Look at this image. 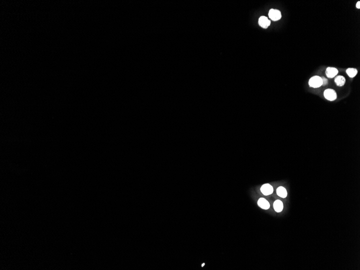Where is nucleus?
<instances>
[{"label": "nucleus", "instance_id": "7", "mask_svg": "<svg viewBox=\"0 0 360 270\" xmlns=\"http://www.w3.org/2000/svg\"><path fill=\"white\" fill-rule=\"evenodd\" d=\"M258 206L262 209L267 210L270 208V205L269 202L264 198H260L258 200Z\"/></svg>", "mask_w": 360, "mask_h": 270}, {"label": "nucleus", "instance_id": "5", "mask_svg": "<svg viewBox=\"0 0 360 270\" xmlns=\"http://www.w3.org/2000/svg\"><path fill=\"white\" fill-rule=\"evenodd\" d=\"M258 23L262 28L267 29L271 25V20H269L266 17L261 16L259 18Z\"/></svg>", "mask_w": 360, "mask_h": 270}, {"label": "nucleus", "instance_id": "2", "mask_svg": "<svg viewBox=\"0 0 360 270\" xmlns=\"http://www.w3.org/2000/svg\"><path fill=\"white\" fill-rule=\"evenodd\" d=\"M325 98L329 101H334L337 98V94L335 91L331 89H328L324 91Z\"/></svg>", "mask_w": 360, "mask_h": 270}, {"label": "nucleus", "instance_id": "8", "mask_svg": "<svg viewBox=\"0 0 360 270\" xmlns=\"http://www.w3.org/2000/svg\"><path fill=\"white\" fill-rule=\"evenodd\" d=\"M274 210L277 213H280L283 209V203L280 200H276L273 204Z\"/></svg>", "mask_w": 360, "mask_h": 270}, {"label": "nucleus", "instance_id": "9", "mask_svg": "<svg viewBox=\"0 0 360 270\" xmlns=\"http://www.w3.org/2000/svg\"><path fill=\"white\" fill-rule=\"evenodd\" d=\"M277 194L279 196L282 197V198H285L286 197L287 195L286 190L283 187H279L277 188Z\"/></svg>", "mask_w": 360, "mask_h": 270}, {"label": "nucleus", "instance_id": "1", "mask_svg": "<svg viewBox=\"0 0 360 270\" xmlns=\"http://www.w3.org/2000/svg\"><path fill=\"white\" fill-rule=\"evenodd\" d=\"M309 85L313 88H318L322 85V78L318 76L312 77L308 82Z\"/></svg>", "mask_w": 360, "mask_h": 270}, {"label": "nucleus", "instance_id": "13", "mask_svg": "<svg viewBox=\"0 0 360 270\" xmlns=\"http://www.w3.org/2000/svg\"><path fill=\"white\" fill-rule=\"evenodd\" d=\"M356 7L357 8H358V9L360 8V1H358V2H357V3H356Z\"/></svg>", "mask_w": 360, "mask_h": 270}, {"label": "nucleus", "instance_id": "6", "mask_svg": "<svg viewBox=\"0 0 360 270\" xmlns=\"http://www.w3.org/2000/svg\"><path fill=\"white\" fill-rule=\"evenodd\" d=\"M338 74V70L335 68L328 67L326 70V74L328 78H333L335 77Z\"/></svg>", "mask_w": 360, "mask_h": 270}, {"label": "nucleus", "instance_id": "14", "mask_svg": "<svg viewBox=\"0 0 360 270\" xmlns=\"http://www.w3.org/2000/svg\"><path fill=\"white\" fill-rule=\"evenodd\" d=\"M205 265V263H203V264H202V266H204V265Z\"/></svg>", "mask_w": 360, "mask_h": 270}, {"label": "nucleus", "instance_id": "4", "mask_svg": "<svg viewBox=\"0 0 360 270\" xmlns=\"http://www.w3.org/2000/svg\"><path fill=\"white\" fill-rule=\"evenodd\" d=\"M262 194L265 196H268L272 194L273 192V188L271 185L269 183L263 184L260 188Z\"/></svg>", "mask_w": 360, "mask_h": 270}, {"label": "nucleus", "instance_id": "3", "mask_svg": "<svg viewBox=\"0 0 360 270\" xmlns=\"http://www.w3.org/2000/svg\"><path fill=\"white\" fill-rule=\"evenodd\" d=\"M269 16L272 20L277 21V20H279L281 18L282 14H281V12L278 10L271 9L269 11Z\"/></svg>", "mask_w": 360, "mask_h": 270}, {"label": "nucleus", "instance_id": "11", "mask_svg": "<svg viewBox=\"0 0 360 270\" xmlns=\"http://www.w3.org/2000/svg\"><path fill=\"white\" fill-rule=\"evenodd\" d=\"M346 73L350 78H353L357 74V70L354 68H349L346 70Z\"/></svg>", "mask_w": 360, "mask_h": 270}, {"label": "nucleus", "instance_id": "10", "mask_svg": "<svg viewBox=\"0 0 360 270\" xmlns=\"http://www.w3.org/2000/svg\"><path fill=\"white\" fill-rule=\"evenodd\" d=\"M335 82L336 84L337 85V86H344L346 82V79L344 76H338L337 77H336L335 78Z\"/></svg>", "mask_w": 360, "mask_h": 270}, {"label": "nucleus", "instance_id": "12", "mask_svg": "<svg viewBox=\"0 0 360 270\" xmlns=\"http://www.w3.org/2000/svg\"><path fill=\"white\" fill-rule=\"evenodd\" d=\"M322 78V85L325 86L326 85H327L328 84V80L326 78H325L324 77H321Z\"/></svg>", "mask_w": 360, "mask_h": 270}]
</instances>
